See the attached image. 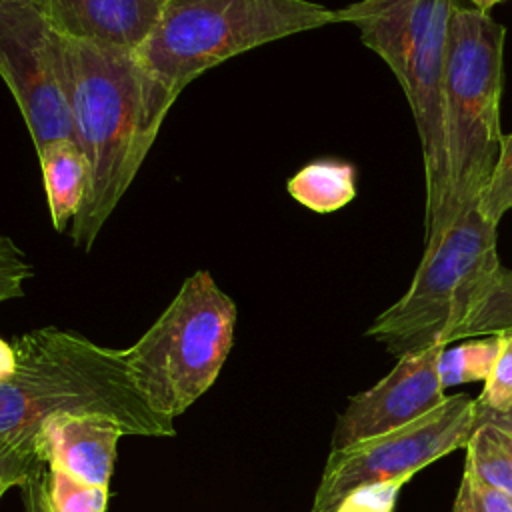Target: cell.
<instances>
[{"label": "cell", "instance_id": "obj_1", "mask_svg": "<svg viewBox=\"0 0 512 512\" xmlns=\"http://www.w3.org/2000/svg\"><path fill=\"white\" fill-rule=\"evenodd\" d=\"M72 138L90 180L70 238L90 252L102 226L136 178L178 94L134 52L68 40Z\"/></svg>", "mask_w": 512, "mask_h": 512}, {"label": "cell", "instance_id": "obj_2", "mask_svg": "<svg viewBox=\"0 0 512 512\" xmlns=\"http://www.w3.org/2000/svg\"><path fill=\"white\" fill-rule=\"evenodd\" d=\"M16 370L0 380V438L34 436L60 412L100 414L132 436H174V420L144 400L122 350L56 326L14 342Z\"/></svg>", "mask_w": 512, "mask_h": 512}, {"label": "cell", "instance_id": "obj_3", "mask_svg": "<svg viewBox=\"0 0 512 512\" xmlns=\"http://www.w3.org/2000/svg\"><path fill=\"white\" fill-rule=\"evenodd\" d=\"M506 28L490 12L456 6L444 54V138L448 180L440 214L426 228L434 242L466 208L478 202L496 164L502 128Z\"/></svg>", "mask_w": 512, "mask_h": 512}, {"label": "cell", "instance_id": "obj_4", "mask_svg": "<svg viewBox=\"0 0 512 512\" xmlns=\"http://www.w3.org/2000/svg\"><path fill=\"white\" fill-rule=\"evenodd\" d=\"M498 224L478 202L466 208L434 242L426 244L412 284L376 316L366 336L396 358L430 346H448L486 296L502 268Z\"/></svg>", "mask_w": 512, "mask_h": 512}, {"label": "cell", "instance_id": "obj_5", "mask_svg": "<svg viewBox=\"0 0 512 512\" xmlns=\"http://www.w3.org/2000/svg\"><path fill=\"white\" fill-rule=\"evenodd\" d=\"M326 24L334 10L310 0H168L134 56L180 94L232 56Z\"/></svg>", "mask_w": 512, "mask_h": 512}, {"label": "cell", "instance_id": "obj_6", "mask_svg": "<svg viewBox=\"0 0 512 512\" xmlns=\"http://www.w3.org/2000/svg\"><path fill=\"white\" fill-rule=\"evenodd\" d=\"M236 304L208 270L188 276L156 322L126 350L154 412L174 420L218 378L234 344Z\"/></svg>", "mask_w": 512, "mask_h": 512}, {"label": "cell", "instance_id": "obj_7", "mask_svg": "<svg viewBox=\"0 0 512 512\" xmlns=\"http://www.w3.org/2000/svg\"><path fill=\"white\" fill-rule=\"evenodd\" d=\"M474 398L446 400L422 418L392 432L330 452L310 512H334L354 488L414 476L434 460L464 448L474 430Z\"/></svg>", "mask_w": 512, "mask_h": 512}, {"label": "cell", "instance_id": "obj_8", "mask_svg": "<svg viewBox=\"0 0 512 512\" xmlns=\"http://www.w3.org/2000/svg\"><path fill=\"white\" fill-rule=\"evenodd\" d=\"M0 76L36 150L72 138L68 40L32 0H0Z\"/></svg>", "mask_w": 512, "mask_h": 512}, {"label": "cell", "instance_id": "obj_9", "mask_svg": "<svg viewBox=\"0 0 512 512\" xmlns=\"http://www.w3.org/2000/svg\"><path fill=\"white\" fill-rule=\"evenodd\" d=\"M444 346L408 352L372 388L350 398L338 416L332 450L402 428L438 408L446 396L438 378Z\"/></svg>", "mask_w": 512, "mask_h": 512}, {"label": "cell", "instance_id": "obj_10", "mask_svg": "<svg viewBox=\"0 0 512 512\" xmlns=\"http://www.w3.org/2000/svg\"><path fill=\"white\" fill-rule=\"evenodd\" d=\"M456 0H446L434 14L428 30L416 46L402 90L408 98L424 160L426 176V218L428 228L442 210L448 180L446 138H444V54L446 36Z\"/></svg>", "mask_w": 512, "mask_h": 512}, {"label": "cell", "instance_id": "obj_11", "mask_svg": "<svg viewBox=\"0 0 512 512\" xmlns=\"http://www.w3.org/2000/svg\"><path fill=\"white\" fill-rule=\"evenodd\" d=\"M66 40L136 52L168 0H32Z\"/></svg>", "mask_w": 512, "mask_h": 512}, {"label": "cell", "instance_id": "obj_12", "mask_svg": "<svg viewBox=\"0 0 512 512\" xmlns=\"http://www.w3.org/2000/svg\"><path fill=\"white\" fill-rule=\"evenodd\" d=\"M124 434L122 426L106 416L60 412L40 424L36 446L50 468H60L86 484L108 486Z\"/></svg>", "mask_w": 512, "mask_h": 512}, {"label": "cell", "instance_id": "obj_13", "mask_svg": "<svg viewBox=\"0 0 512 512\" xmlns=\"http://www.w3.org/2000/svg\"><path fill=\"white\" fill-rule=\"evenodd\" d=\"M446 0H360L334 10L336 24H352L366 48L376 52L394 72L406 78L410 58Z\"/></svg>", "mask_w": 512, "mask_h": 512}, {"label": "cell", "instance_id": "obj_14", "mask_svg": "<svg viewBox=\"0 0 512 512\" xmlns=\"http://www.w3.org/2000/svg\"><path fill=\"white\" fill-rule=\"evenodd\" d=\"M48 212L56 232H64L82 210L90 168L74 138L48 142L36 150Z\"/></svg>", "mask_w": 512, "mask_h": 512}, {"label": "cell", "instance_id": "obj_15", "mask_svg": "<svg viewBox=\"0 0 512 512\" xmlns=\"http://www.w3.org/2000/svg\"><path fill=\"white\" fill-rule=\"evenodd\" d=\"M286 190L304 208L330 214L356 198V168L340 158H318L292 174Z\"/></svg>", "mask_w": 512, "mask_h": 512}, {"label": "cell", "instance_id": "obj_16", "mask_svg": "<svg viewBox=\"0 0 512 512\" xmlns=\"http://www.w3.org/2000/svg\"><path fill=\"white\" fill-rule=\"evenodd\" d=\"M464 470L512 498V436L482 424L464 446Z\"/></svg>", "mask_w": 512, "mask_h": 512}, {"label": "cell", "instance_id": "obj_17", "mask_svg": "<svg viewBox=\"0 0 512 512\" xmlns=\"http://www.w3.org/2000/svg\"><path fill=\"white\" fill-rule=\"evenodd\" d=\"M500 348V334L482 336L458 346H444L438 358V378L442 388L486 382Z\"/></svg>", "mask_w": 512, "mask_h": 512}, {"label": "cell", "instance_id": "obj_18", "mask_svg": "<svg viewBox=\"0 0 512 512\" xmlns=\"http://www.w3.org/2000/svg\"><path fill=\"white\" fill-rule=\"evenodd\" d=\"M512 328V268L502 266L482 302L456 334V340L492 336Z\"/></svg>", "mask_w": 512, "mask_h": 512}, {"label": "cell", "instance_id": "obj_19", "mask_svg": "<svg viewBox=\"0 0 512 512\" xmlns=\"http://www.w3.org/2000/svg\"><path fill=\"white\" fill-rule=\"evenodd\" d=\"M48 502L52 512H106L108 486L86 484L48 466Z\"/></svg>", "mask_w": 512, "mask_h": 512}, {"label": "cell", "instance_id": "obj_20", "mask_svg": "<svg viewBox=\"0 0 512 512\" xmlns=\"http://www.w3.org/2000/svg\"><path fill=\"white\" fill-rule=\"evenodd\" d=\"M478 208L494 224L512 208V132L502 136L500 152L478 198Z\"/></svg>", "mask_w": 512, "mask_h": 512}, {"label": "cell", "instance_id": "obj_21", "mask_svg": "<svg viewBox=\"0 0 512 512\" xmlns=\"http://www.w3.org/2000/svg\"><path fill=\"white\" fill-rule=\"evenodd\" d=\"M42 464L46 462L38 452L36 434L0 438V498L8 488L20 486Z\"/></svg>", "mask_w": 512, "mask_h": 512}, {"label": "cell", "instance_id": "obj_22", "mask_svg": "<svg viewBox=\"0 0 512 512\" xmlns=\"http://www.w3.org/2000/svg\"><path fill=\"white\" fill-rule=\"evenodd\" d=\"M474 400L476 406L490 410H504L512 406V328L500 332L498 356L482 392Z\"/></svg>", "mask_w": 512, "mask_h": 512}, {"label": "cell", "instance_id": "obj_23", "mask_svg": "<svg viewBox=\"0 0 512 512\" xmlns=\"http://www.w3.org/2000/svg\"><path fill=\"white\" fill-rule=\"evenodd\" d=\"M412 476H398L392 480L372 482L354 488L342 502L336 506L334 512H392L400 494V488Z\"/></svg>", "mask_w": 512, "mask_h": 512}, {"label": "cell", "instance_id": "obj_24", "mask_svg": "<svg viewBox=\"0 0 512 512\" xmlns=\"http://www.w3.org/2000/svg\"><path fill=\"white\" fill-rule=\"evenodd\" d=\"M32 276L34 266L26 252L10 236H0V302L22 298Z\"/></svg>", "mask_w": 512, "mask_h": 512}, {"label": "cell", "instance_id": "obj_25", "mask_svg": "<svg viewBox=\"0 0 512 512\" xmlns=\"http://www.w3.org/2000/svg\"><path fill=\"white\" fill-rule=\"evenodd\" d=\"M452 512H512V498L464 470Z\"/></svg>", "mask_w": 512, "mask_h": 512}, {"label": "cell", "instance_id": "obj_26", "mask_svg": "<svg viewBox=\"0 0 512 512\" xmlns=\"http://www.w3.org/2000/svg\"><path fill=\"white\" fill-rule=\"evenodd\" d=\"M48 464L34 468L20 484L24 512H52L48 502Z\"/></svg>", "mask_w": 512, "mask_h": 512}, {"label": "cell", "instance_id": "obj_27", "mask_svg": "<svg viewBox=\"0 0 512 512\" xmlns=\"http://www.w3.org/2000/svg\"><path fill=\"white\" fill-rule=\"evenodd\" d=\"M482 424L494 426L512 436V406H508L504 410H490V408H480L474 404V428L482 426Z\"/></svg>", "mask_w": 512, "mask_h": 512}, {"label": "cell", "instance_id": "obj_28", "mask_svg": "<svg viewBox=\"0 0 512 512\" xmlns=\"http://www.w3.org/2000/svg\"><path fill=\"white\" fill-rule=\"evenodd\" d=\"M16 370V352L14 346L0 338V380L12 376Z\"/></svg>", "mask_w": 512, "mask_h": 512}, {"label": "cell", "instance_id": "obj_29", "mask_svg": "<svg viewBox=\"0 0 512 512\" xmlns=\"http://www.w3.org/2000/svg\"><path fill=\"white\" fill-rule=\"evenodd\" d=\"M472 4H474V8H478V10H482V12H490L496 4H500V2H506V0H470Z\"/></svg>", "mask_w": 512, "mask_h": 512}]
</instances>
